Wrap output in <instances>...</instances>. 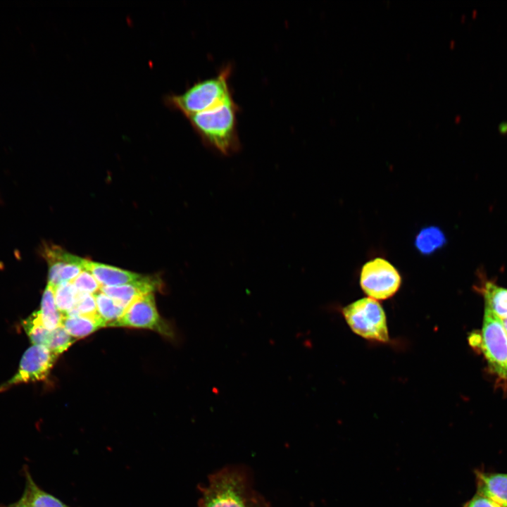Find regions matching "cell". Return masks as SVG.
Segmentation results:
<instances>
[{
	"label": "cell",
	"instance_id": "ba28073f",
	"mask_svg": "<svg viewBox=\"0 0 507 507\" xmlns=\"http://www.w3.org/2000/svg\"><path fill=\"white\" fill-rule=\"evenodd\" d=\"M57 357L44 345H32L23 353L15 375L0 386V391L18 384L44 380Z\"/></svg>",
	"mask_w": 507,
	"mask_h": 507
},
{
	"label": "cell",
	"instance_id": "e0dca14e",
	"mask_svg": "<svg viewBox=\"0 0 507 507\" xmlns=\"http://www.w3.org/2000/svg\"><path fill=\"white\" fill-rule=\"evenodd\" d=\"M22 325L33 345L46 346L51 331L43 325L39 311L32 313L23 321Z\"/></svg>",
	"mask_w": 507,
	"mask_h": 507
},
{
	"label": "cell",
	"instance_id": "9a60e30c",
	"mask_svg": "<svg viewBox=\"0 0 507 507\" xmlns=\"http://www.w3.org/2000/svg\"><path fill=\"white\" fill-rule=\"evenodd\" d=\"M25 493L30 507H70L53 495L43 491L27 471Z\"/></svg>",
	"mask_w": 507,
	"mask_h": 507
},
{
	"label": "cell",
	"instance_id": "6da1fadb",
	"mask_svg": "<svg viewBox=\"0 0 507 507\" xmlns=\"http://www.w3.org/2000/svg\"><path fill=\"white\" fill-rule=\"evenodd\" d=\"M239 109L231 96L214 107L187 118L206 146L223 156H230L241 147L237 132Z\"/></svg>",
	"mask_w": 507,
	"mask_h": 507
},
{
	"label": "cell",
	"instance_id": "cb8c5ba5",
	"mask_svg": "<svg viewBox=\"0 0 507 507\" xmlns=\"http://www.w3.org/2000/svg\"><path fill=\"white\" fill-rule=\"evenodd\" d=\"M12 507H30L25 492L21 498Z\"/></svg>",
	"mask_w": 507,
	"mask_h": 507
},
{
	"label": "cell",
	"instance_id": "ac0fdd59",
	"mask_svg": "<svg viewBox=\"0 0 507 507\" xmlns=\"http://www.w3.org/2000/svg\"><path fill=\"white\" fill-rule=\"evenodd\" d=\"M94 296L98 313L105 320L107 326L117 320L125 311L124 308L119 306L113 299L101 290L95 293Z\"/></svg>",
	"mask_w": 507,
	"mask_h": 507
},
{
	"label": "cell",
	"instance_id": "8fae6325",
	"mask_svg": "<svg viewBox=\"0 0 507 507\" xmlns=\"http://www.w3.org/2000/svg\"><path fill=\"white\" fill-rule=\"evenodd\" d=\"M477 492L507 507V474L477 472Z\"/></svg>",
	"mask_w": 507,
	"mask_h": 507
},
{
	"label": "cell",
	"instance_id": "5b68a950",
	"mask_svg": "<svg viewBox=\"0 0 507 507\" xmlns=\"http://www.w3.org/2000/svg\"><path fill=\"white\" fill-rule=\"evenodd\" d=\"M201 507H250L242 475L227 470L213 475L203 491Z\"/></svg>",
	"mask_w": 507,
	"mask_h": 507
},
{
	"label": "cell",
	"instance_id": "44dd1931",
	"mask_svg": "<svg viewBox=\"0 0 507 507\" xmlns=\"http://www.w3.org/2000/svg\"><path fill=\"white\" fill-rule=\"evenodd\" d=\"M75 342L62 325L51 331L50 337L46 347L56 356L66 351Z\"/></svg>",
	"mask_w": 507,
	"mask_h": 507
},
{
	"label": "cell",
	"instance_id": "d6986e66",
	"mask_svg": "<svg viewBox=\"0 0 507 507\" xmlns=\"http://www.w3.org/2000/svg\"><path fill=\"white\" fill-rule=\"evenodd\" d=\"M78 291L71 282H63L54 287V298L58 311L64 315L75 306Z\"/></svg>",
	"mask_w": 507,
	"mask_h": 507
},
{
	"label": "cell",
	"instance_id": "30bf717a",
	"mask_svg": "<svg viewBox=\"0 0 507 507\" xmlns=\"http://www.w3.org/2000/svg\"><path fill=\"white\" fill-rule=\"evenodd\" d=\"M82 268L90 273L101 287L118 286L132 283L144 276L115 266L83 259Z\"/></svg>",
	"mask_w": 507,
	"mask_h": 507
},
{
	"label": "cell",
	"instance_id": "52a82bcc",
	"mask_svg": "<svg viewBox=\"0 0 507 507\" xmlns=\"http://www.w3.org/2000/svg\"><path fill=\"white\" fill-rule=\"evenodd\" d=\"M111 327L144 328L158 332L164 336L174 338L175 332L160 317L153 293L145 294L132 301L123 314Z\"/></svg>",
	"mask_w": 507,
	"mask_h": 507
},
{
	"label": "cell",
	"instance_id": "5bb4252c",
	"mask_svg": "<svg viewBox=\"0 0 507 507\" xmlns=\"http://www.w3.org/2000/svg\"><path fill=\"white\" fill-rule=\"evenodd\" d=\"M39 311L42 324L48 330L52 331L61 325L64 315L56 305L54 287L50 284H47L44 291Z\"/></svg>",
	"mask_w": 507,
	"mask_h": 507
},
{
	"label": "cell",
	"instance_id": "7402d4cb",
	"mask_svg": "<svg viewBox=\"0 0 507 507\" xmlns=\"http://www.w3.org/2000/svg\"><path fill=\"white\" fill-rule=\"evenodd\" d=\"M70 282L78 292L82 293L94 294L101 288L94 277L85 270H82Z\"/></svg>",
	"mask_w": 507,
	"mask_h": 507
},
{
	"label": "cell",
	"instance_id": "4fadbf2b",
	"mask_svg": "<svg viewBox=\"0 0 507 507\" xmlns=\"http://www.w3.org/2000/svg\"><path fill=\"white\" fill-rule=\"evenodd\" d=\"M61 325L74 338L84 337L103 327L107 326L102 318H92L83 315H64Z\"/></svg>",
	"mask_w": 507,
	"mask_h": 507
},
{
	"label": "cell",
	"instance_id": "7a4b0ae2",
	"mask_svg": "<svg viewBox=\"0 0 507 507\" xmlns=\"http://www.w3.org/2000/svg\"><path fill=\"white\" fill-rule=\"evenodd\" d=\"M231 72L232 67L228 64L215 77L199 80L181 94L164 96V104L186 118L210 109L232 96L229 85Z\"/></svg>",
	"mask_w": 507,
	"mask_h": 507
},
{
	"label": "cell",
	"instance_id": "ffe728a7",
	"mask_svg": "<svg viewBox=\"0 0 507 507\" xmlns=\"http://www.w3.org/2000/svg\"><path fill=\"white\" fill-rule=\"evenodd\" d=\"M65 315H83L92 318H101L97 311L94 294L78 292L75 308Z\"/></svg>",
	"mask_w": 507,
	"mask_h": 507
},
{
	"label": "cell",
	"instance_id": "277c9868",
	"mask_svg": "<svg viewBox=\"0 0 507 507\" xmlns=\"http://www.w3.org/2000/svg\"><path fill=\"white\" fill-rule=\"evenodd\" d=\"M469 342L474 347L480 345L492 370L507 379V334L500 318L484 308L481 334L472 333Z\"/></svg>",
	"mask_w": 507,
	"mask_h": 507
},
{
	"label": "cell",
	"instance_id": "603a6c76",
	"mask_svg": "<svg viewBox=\"0 0 507 507\" xmlns=\"http://www.w3.org/2000/svg\"><path fill=\"white\" fill-rule=\"evenodd\" d=\"M464 507H503L500 504L494 501L487 496L477 492V494L469 500Z\"/></svg>",
	"mask_w": 507,
	"mask_h": 507
},
{
	"label": "cell",
	"instance_id": "d4e9b609",
	"mask_svg": "<svg viewBox=\"0 0 507 507\" xmlns=\"http://www.w3.org/2000/svg\"><path fill=\"white\" fill-rule=\"evenodd\" d=\"M503 327L507 334V318L500 319Z\"/></svg>",
	"mask_w": 507,
	"mask_h": 507
},
{
	"label": "cell",
	"instance_id": "3957f363",
	"mask_svg": "<svg viewBox=\"0 0 507 507\" xmlns=\"http://www.w3.org/2000/svg\"><path fill=\"white\" fill-rule=\"evenodd\" d=\"M342 313L350 328L358 335L373 342H388L385 313L377 300L360 299L345 306Z\"/></svg>",
	"mask_w": 507,
	"mask_h": 507
},
{
	"label": "cell",
	"instance_id": "7c38bea8",
	"mask_svg": "<svg viewBox=\"0 0 507 507\" xmlns=\"http://www.w3.org/2000/svg\"><path fill=\"white\" fill-rule=\"evenodd\" d=\"M480 289L484 299V308L500 319L507 318V289L486 281Z\"/></svg>",
	"mask_w": 507,
	"mask_h": 507
},
{
	"label": "cell",
	"instance_id": "8992f818",
	"mask_svg": "<svg viewBox=\"0 0 507 507\" xmlns=\"http://www.w3.org/2000/svg\"><path fill=\"white\" fill-rule=\"evenodd\" d=\"M401 277L396 268L388 261L376 258L365 263L360 275L363 291L371 299L385 300L399 289Z\"/></svg>",
	"mask_w": 507,
	"mask_h": 507
},
{
	"label": "cell",
	"instance_id": "2e32d148",
	"mask_svg": "<svg viewBox=\"0 0 507 507\" xmlns=\"http://www.w3.org/2000/svg\"><path fill=\"white\" fill-rule=\"evenodd\" d=\"M446 242L443 232L437 227H427L417 235L415 244L423 254H430L442 247Z\"/></svg>",
	"mask_w": 507,
	"mask_h": 507
},
{
	"label": "cell",
	"instance_id": "9c48e42d",
	"mask_svg": "<svg viewBox=\"0 0 507 507\" xmlns=\"http://www.w3.org/2000/svg\"><path fill=\"white\" fill-rule=\"evenodd\" d=\"M160 284L157 277L144 276L141 280L118 286L101 287L100 290L126 309L137 299L156 290Z\"/></svg>",
	"mask_w": 507,
	"mask_h": 507
}]
</instances>
